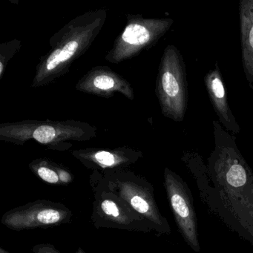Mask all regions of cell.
Segmentation results:
<instances>
[{
  "instance_id": "9",
  "label": "cell",
  "mask_w": 253,
  "mask_h": 253,
  "mask_svg": "<svg viewBox=\"0 0 253 253\" xmlns=\"http://www.w3.org/2000/svg\"><path fill=\"white\" fill-rule=\"evenodd\" d=\"M34 172L41 180L56 186H68L73 182L74 177L67 170L50 167L48 164L35 166Z\"/></svg>"
},
{
  "instance_id": "13",
  "label": "cell",
  "mask_w": 253,
  "mask_h": 253,
  "mask_svg": "<svg viewBox=\"0 0 253 253\" xmlns=\"http://www.w3.org/2000/svg\"><path fill=\"white\" fill-rule=\"evenodd\" d=\"M33 253H61L55 246L51 244H39L34 246L32 248ZM75 253H86L81 247L78 249Z\"/></svg>"
},
{
  "instance_id": "10",
  "label": "cell",
  "mask_w": 253,
  "mask_h": 253,
  "mask_svg": "<svg viewBox=\"0 0 253 253\" xmlns=\"http://www.w3.org/2000/svg\"><path fill=\"white\" fill-rule=\"evenodd\" d=\"M123 40L132 45H143L150 39V33L144 27L137 24H131L127 26L123 34Z\"/></svg>"
},
{
  "instance_id": "5",
  "label": "cell",
  "mask_w": 253,
  "mask_h": 253,
  "mask_svg": "<svg viewBox=\"0 0 253 253\" xmlns=\"http://www.w3.org/2000/svg\"><path fill=\"white\" fill-rule=\"evenodd\" d=\"M72 217L73 212L64 204L40 199L6 211L1 223L11 230H30L68 224Z\"/></svg>"
},
{
  "instance_id": "6",
  "label": "cell",
  "mask_w": 253,
  "mask_h": 253,
  "mask_svg": "<svg viewBox=\"0 0 253 253\" xmlns=\"http://www.w3.org/2000/svg\"><path fill=\"white\" fill-rule=\"evenodd\" d=\"M160 81L164 112L175 121H183L187 111L189 92L186 65L180 51L169 47Z\"/></svg>"
},
{
  "instance_id": "14",
  "label": "cell",
  "mask_w": 253,
  "mask_h": 253,
  "mask_svg": "<svg viewBox=\"0 0 253 253\" xmlns=\"http://www.w3.org/2000/svg\"><path fill=\"white\" fill-rule=\"evenodd\" d=\"M78 48V43L76 41H72V42L66 44L63 49L61 50V52H60V58L61 63L66 62V60L70 59L74 55V54L76 52Z\"/></svg>"
},
{
  "instance_id": "16",
  "label": "cell",
  "mask_w": 253,
  "mask_h": 253,
  "mask_svg": "<svg viewBox=\"0 0 253 253\" xmlns=\"http://www.w3.org/2000/svg\"><path fill=\"white\" fill-rule=\"evenodd\" d=\"M60 52L61 50L57 49L50 56L49 58L47 60L46 68L48 70H53L61 63L60 58Z\"/></svg>"
},
{
  "instance_id": "1",
  "label": "cell",
  "mask_w": 253,
  "mask_h": 253,
  "mask_svg": "<svg viewBox=\"0 0 253 253\" xmlns=\"http://www.w3.org/2000/svg\"><path fill=\"white\" fill-rule=\"evenodd\" d=\"M212 124L214 147L207 164L195 152H184L182 161L208 211L253 247V171L235 137L219 121Z\"/></svg>"
},
{
  "instance_id": "11",
  "label": "cell",
  "mask_w": 253,
  "mask_h": 253,
  "mask_svg": "<svg viewBox=\"0 0 253 253\" xmlns=\"http://www.w3.org/2000/svg\"><path fill=\"white\" fill-rule=\"evenodd\" d=\"M94 163H97L102 168L114 167L118 163H121V160H118L114 154L106 151H100L94 154Z\"/></svg>"
},
{
  "instance_id": "2",
  "label": "cell",
  "mask_w": 253,
  "mask_h": 253,
  "mask_svg": "<svg viewBox=\"0 0 253 253\" xmlns=\"http://www.w3.org/2000/svg\"><path fill=\"white\" fill-rule=\"evenodd\" d=\"M94 195L91 221L97 229H115L153 233L149 223L110 189L104 177L91 178Z\"/></svg>"
},
{
  "instance_id": "17",
  "label": "cell",
  "mask_w": 253,
  "mask_h": 253,
  "mask_svg": "<svg viewBox=\"0 0 253 253\" xmlns=\"http://www.w3.org/2000/svg\"><path fill=\"white\" fill-rule=\"evenodd\" d=\"M0 253H11L7 251L6 250L3 248V247H0Z\"/></svg>"
},
{
  "instance_id": "3",
  "label": "cell",
  "mask_w": 253,
  "mask_h": 253,
  "mask_svg": "<svg viewBox=\"0 0 253 253\" xmlns=\"http://www.w3.org/2000/svg\"><path fill=\"white\" fill-rule=\"evenodd\" d=\"M104 178L109 187L149 223L155 235L171 234L169 223L161 214L153 186L148 180L126 172L108 173Z\"/></svg>"
},
{
  "instance_id": "15",
  "label": "cell",
  "mask_w": 253,
  "mask_h": 253,
  "mask_svg": "<svg viewBox=\"0 0 253 253\" xmlns=\"http://www.w3.org/2000/svg\"><path fill=\"white\" fill-rule=\"evenodd\" d=\"M94 85L100 89H109L115 85L114 80L110 77L99 76L95 78L94 81Z\"/></svg>"
},
{
  "instance_id": "8",
  "label": "cell",
  "mask_w": 253,
  "mask_h": 253,
  "mask_svg": "<svg viewBox=\"0 0 253 253\" xmlns=\"http://www.w3.org/2000/svg\"><path fill=\"white\" fill-rule=\"evenodd\" d=\"M241 60L246 79L253 90V0L239 2Z\"/></svg>"
},
{
  "instance_id": "18",
  "label": "cell",
  "mask_w": 253,
  "mask_h": 253,
  "mask_svg": "<svg viewBox=\"0 0 253 253\" xmlns=\"http://www.w3.org/2000/svg\"><path fill=\"white\" fill-rule=\"evenodd\" d=\"M2 69H3V67H2V64L1 63V65H0V74H2Z\"/></svg>"
},
{
  "instance_id": "4",
  "label": "cell",
  "mask_w": 253,
  "mask_h": 253,
  "mask_svg": "<svg viewBox=\"0 0 253 253\" xmlns=\"http://www.w3.org/2000/svg\"><path fill=\"white\" fill-rule=\"evenodd\" d=\"M164 186L179 232L194 252L201 253L196 210L189 186L168 168L164 171Z\"/></svg>"
},
{
  "instance_id": "12",
  "label": "cell",
  "mask_w": 253,
  "mask_h": 253,
  "mask_svg": "<svg viewBox=\"0 0 253 253\" xmlns=\"http://www.w3.org/2000/svg\"><path fill=\"white\" fill-rule=\"evenodd\" d=\"M55 135V129L51 126H41L35 130L33 134L34 138L41 143H50Z\"/></svg>"
},
{
  "instance_id": "7",
  "label": "cell",
  "mask_w": 253,
  "mask_h": 253,
  "mask_svg": "<svg viewBox=\"0 0 253 253\" xmlns=\"http://www.w3.org/2000/svg\"><path fill=\"white\" fill-rule=\"evenodd\" d=\"M204 84L210 102L222 126L227 131L239 134L241 127L232 114L218 63L204 77Z\"/></svg>"
}]
</instances>
